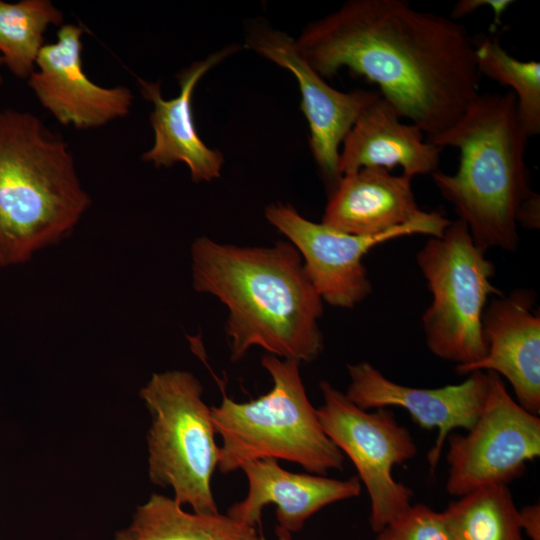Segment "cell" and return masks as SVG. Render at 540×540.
I'll list each match as a JSON object with an SVG mask.
<instances>
[{"label": "cell", "instance_id": "ac0fdd59", "mask_svg": "<svg viewBox=\"0 0 540 540\" xmlns=\"http://www.w3.org/2000/svg\"><path fill=\"white\" fill-rule=\"evenodd\" d=\"M396 109L380 96L358 118L342 143L339 172L342 175L365 167L391 172L401 167L413 178L438 171L441 148L424 140V132L403 123Z\"/></svg>", "mask_w": 540, "mask_h": 540}, {"label": "cell", "instance_id": "d6986e66", "mask_svg": "<svg viewBox=\"0 0 540 540\" xmlns=\"http://www.w3.org/2000/svg\"><path fill=\"white\" fill-rule=\"evenodd\" d=\"M115 540H266L258 528L227 514L188 513L174 498L152 494L136 508L131 524Z\"/></svg>", "mask_w": 540, "mask_h": 540}, {"label": "cell", "instance_id": "9a60e30c", "mask_svg": "<svg viewBox=\"0 0 540 540\" xmlns=\"http://www.w3.org/2000/svg\"><path fill=\"white\" fill-rule=\"evenodd\" d=\"M240 49L239 45H228L180 70L176 75L180 91L171 99L163 98L159 82L138 78L143 97L153 104L149 118L154 142L142 154L143 161L156 167L184 163L192 181L196 183L210 182L220 177L223 154L218 149L208 147L200 138L193 118L192 97L199 80Z\"/></svg>", "mask_w": 540, "mask_h": 540}, {"label": "cell", "instance_id": "5b68a950", "mask_svg": "<svg viewBox=\"0 0 540 540\" xmlns=\"http://www.w3.org/2000/svg\"><path fill=\"white\" fill-rule=\"evenodd\" d=\"M261 365L273 382L266 394L247 402L224 396L211 407L215 433L222 438L219 471L232 473L266 458L290 461L318 475L343 469L345 456L322 429L300 363L265 354Z\"/></svg>", "mask_w": 540, "mask_h": 540}, {"label": "cell", "instance_id": "83f0119b", "mask_svg": "<svg viewBox=\"0 0 540 540\" xmlns=\"http://www.w3.org/2000/svg\"><path fill=\"white\" fill-rule=\"evenodd\" d=\"M2 64H3L2 58H1V56H0V65H2ZM1 82H2V77H1V75H0V83H1Z\"/></svg>", "mask_w": 540, "mask_h": 540}, {"label": "cell", "instance_id": "603a6c76", "mask_svg": "<svg viewBox=\"0 0 540 540\" xmlns=\"http://www.w3.org/2000/svg\"><path fill=\"white\" fill-rule=\"evenodd\" d=\"M376 540H452L443 512L411 504L377 533Z\"/></svg>", "mask_w": 540, "mask_h": 540}, {"label": "cell", "instance_id": "7402d4cb", "mask_svg": "<svg viewBox=\"0 0 540 540\" xmlns=\"http://www.w3.org/2000/svg\"><path fill=\"white\" fill-rule=\"evenodd\" d=\"M478 72L516 96L518 116L528 137L540 133V63L522 61L510 55L497 37L474 40Z\"/></svg>", "mask_w": 540, "mask_h": 540}, {"label": "cell", "instance_id": "7a4b0ae2", "mask_svg": "<svg viewBox=\"0 0 540 540\" xmlns=\"http://www.w3.org/2000/svg\"><path fill=\"white\" fill-rule=\"evenodd\" d=\"M191 256L194 289L215 296L227 308L232 361L252 347L300 364L320 356L323 300L290 242L251 247L199 237Z\"/></svg>", "mask_w": 540, "mask_h": 540}, {"label": "cell", "instance_id": "cb8c5ba5", "mask_svg": "<svg viewBox=\"0 0 540 540\" xmlns=\"http://www.w3.org/2000/svg\"><path fill=\"white\" fill-rule=\"evenodd\" d=\"M512 3H514L513 0H460L454 5L450 18L457 21L474 13L477 9L490 7L494 11V22L498 24L500 22V16Z\"/></svg>", "mask_w": 540, "mask_h": 540}, {"label": "cell", "instance_id": "3957f363", "mask_svg": "<svg viewBox=\"0 0 540 540\" xmlns=\"http://www.w3.org/2000/svg\"><path fill=\"white\" fill-rule=\"evenodd\" d=\"M528 139L512 91L480 93L455 124L428 139L460 151L455 174L438 170L431 177L485 251L518 247L517 213L533 192L525 161Z\"/></svg>", "mask_w": 540, "mask_h": 540}, {"label": "cell", "instance_id": "ba28073f", "mask_svg": "<svg viewBox=\"0 0 540 540\" xmlns=\"http://www.w3.org/2000/svg\"><path fill=\"white\" fill-rule=\"evenodd\" d=\"M319 387L323 403L317 414L322 429L355 466L369 495L370 526L378 533L411 505L412 490L396 481L392 472L416 456L417 446L392 410L369 412L328 381H321Z\"/></svg>", "mask_w": 540, "mask_h": 540}, {"label": "cell", "instance_id": "8992f818", "mask_svg": "<svg viewBox=\"0 0 540 540\" xmlns=\"http://www.w3.org/2000/svg\"><path fill=\"white\" fill-rule=\"evenodd\" d=\"M139 394L152 419L147 433L150 481L171 488L174 500L195 513L219 512L211 479L220 446L200 381L186 371L155 373Z\"/></svg>", "mask_w": 540, "mask_h": 540}, {"label": "cell", "instance_id": "5bb4252c", "mask_svg": "<svg viewBox=\"0 0 540 540\" xmlns=\"http://www.w3.org/2000/svg\"><path fill=\"white\" fill-rule=\"evenodd\" d=\"M534 301V293L526 289L493 297L482 317L486 355L455 370L460 375L489 371L504 377L519 405L539 416L540 315Z\"/></svg>", "mask_w": 540, "mask_h": 540}, {"label": "cell", "instance_id": "d4e9b609", "mask_svg": "<svg viewBox=\"0 0 540 540\" xmlns=\"http://www.w3.org/2000/svg\"><path fill=\"white\" fill-rule=\"evenodd\" d=\"M518 226L524 228L538 229L540 225V196L532 192L520 205L517 213Z\"/></svg>", "mask_w": 540, "mask_h": 540}, {"label": "cell", "instance_id": "4fadbf2b", "mask_svg": "<svg viewBox=\"0 0 540 540\" xmlns=\"http://www.w3.org/2000/svg\"><path fill=\"white\" fill-rule=\"evenodd\" d=\"M347 370L350 381L345 394L361 409L400 407L421 428L437 429L435 443L427 456L431 473L448 435L457 428L467 431L476 422L489 385L487 371H474L460 384L415 388L388 379L367 361L349 364Z\"/></svg>", "mask_w": 540, "mask_h": 540}, {"label": "cell", "instance_id": "44dd1931", "mask_svg": "<svg viewBox=\"0 0 540 540\" xmlns=\"http://www.w3.org/2000/svg\"><path fill=\"white\" fill-rule=\"evenodd\" d=\"M62 12L49 0H0V56L17 78L28 79L49 26L63 25Z\"/></svg>", "mask_w": 540, "mask_h": 540}, {"label": "cell", "instance_id": "ffe728a7", "mask_svg": "<svg viewBox=\"0 0 540 540\" xmlns=\"http://www.w3.org/2000/svg\"><path fill=\"white\" fill-rule=\"evenodd\" d=\"M442 512L452 540H524L518 509L507 485L473 490Z\"/></svg>", "mask_w": 540, "mask_h": 540}, {"label": "cell", "instance_id": "2e32d148", "mask_svg": "<svg viewBox=\"0 0 540 540\" xmlns=\"http://www.w3.org/2000/svg\"><path fill=\"white\" fill-rule=\"evenodd\" d=\"M240 470L248 481L245 498L231 505L227 515L258 528L268 504L276 506L278 527L292 533L325 506L358 497L361 482L357 476L336 479L312 473H294L272 458L246 462Z\"/></svg>", "mask_w": 540, "mask_h": 540}, {"label": "cell", "instance_id": "8fae6325", "mask_svg": "<svg viewBox=\"0 0 540 540\" xmlns=\"http://www.w3.org/2000/svg\"><path fill=\"white\" fill-rule=\"evenodd\" d=\"M245 44L296 78L309 126L310 150L330 193L341 178L338 165L343 140L380 92L360 88L342 92L331 87L299 54L294 38L262 20L247 23Z\"/></svg>", "mask_w": 540, "mask_h": 540}, {"label": "cell", "instance_id": "7c38bea8", "mask_svg": "<svg viewBox=\"0 0 540 540\" xmlns=\"http://www.w3.org/2000/svg\"><path fill=\"white\" fill-rule=\"evenodd\" d=\"M82 35L78 25L60 26L56 41L41 48L27 83L58 123L87 130L126 117L134 96L125 86L103 87L88 78L82 66Z\"/></svg>", "mask_w": 540, "mask_h": 540}, {"label": "cell", "instance_id": "9c48e42d", "mask_svg": "<svg viewBox=\"0 0 540 540\" xmlns=\"http://www.w3.org/2000/svg\"><path fill=\"white\" fill-rule=\"evenodd\" d=\"M267 221L298 250L315 290L333 307L354 308L372 292L363 257L377 245L399 237L421 234L438 237L451 223L442 213H422L411 222L387 233L358 236L335 230L303 217L290 205L270 204Z\"/></svg>", "mask_w": 540, "mask_h": 540}, {"label": "cell", "instance_id": "277c9868", "mask_svg": "<svg viewBox=\"0 0 540 540\" xmlns=\"http://www.w3.org/2000/svg\"><path fill=\"white\" fill-rule=\"evenodd\" d=\"M89 205L65 139L31 112L0 110V266L68 236Z\"/></svg>", "mask_w": 540, "mask_h": 540}, {"label": "cell", "instance_id": "484cf974", "mask_svg": "<svg viewBox=\"0 0 540 540\" xmlns=\"http://www.w3.org/2000/svg\"><path fill=\"white\" fill-rule=\"evenodd\" d=\"M519 525L531 540H540V505H526L518 509Z\"/></svg>", "mask_w": 540, "mask_h": 540}, {"label": "cell", "instance_id": "30bf717a", "mask_svg": "<svg viewBox=\"0 0 540 540\" xmlns=\"http://www.w3.org/2000/svg\"><path fill=\"white\" fill-rule=\"evenodd\" d=\"M487 372L488 391L476 422L465 434L451 432L446 439L445 487L453 496L507 485L540 456V417L512 398L498 374Z\"/></svg>", "mask_w": 540, "mask_h": 540}, {"label": "cell", "instance_id": "6da1fadb", "mask_svg": "<svg viewBox=\"0 0 540 540\" xmlns=\"http://www.w3.org/2000/svg\"><path fill=\"white\" fill-rule=\"evenodd\" d=\"M295 45L325 80L347 68L375 83L428 139L455 124L480 94L466 26L406 0H349L310 22Z\"/></svg>", "mask_w": 540, "mask_h": 540}, {"label": "cell", "instance_id": "52a82bcc", "mask_svg": "<svg viewBox=\"0 0 540 540\" xmlns=\"http://www.w3.org/2000/svg\"><path fill=\"white\" fill-rule=\"evenodd\" d=\"M473 241L467 225L451 221L443 234L430 237L416 254V262L432 295L422 315L429 351L463 367L482 359L487 344L482 317L494 286V264Z\"/></svg>", "mask_w": 540, "mask_h": 540}, {"label": "cell", "instance_id": "4316f807", "mask_svg": "<svg viewBox=\"0 0 540 540\" xmlns=\"http://www.w3.org/2000/svg\"><path fill=\"white\" fill-rule=\"evenodd\" d=\"M276 534L278 537V540H291V533L278 527L276 528Z\"/></svg>", "mask_w": 540, "mask_h": 540}, {"label": "cell", "instance_id": "e0dca14e", "mask_svg": "<svg viewBox=\"0 0 540 540\" xmlns=\"http://www.w3.org/2000/svg\"><path fill=\"white\" fill-rule=\"evenodd\" d=\"M411 180L381 167L344 174L329 194L321 222L358 236L391 232L422 213Z\"/></svg>", "mask_w": 540, "mask_h": 540}]
</instances>
